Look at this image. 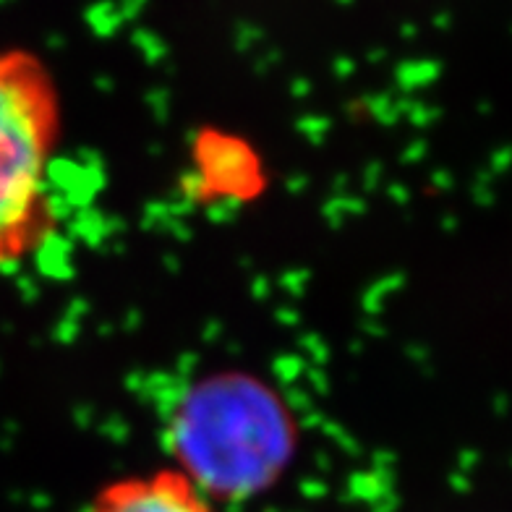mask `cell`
I'll return each mask as SVG.
<instances>
[{
	"label": "cell",
	"instance_id": "obj_1",
	"mask_svg": "<svg viewBox=\"0 0 512 512\" xmlns=\"http://www.w3.org/2000/svg\"><path fill=\"white\" fill-rule=\"evenodd\" d=\"M178 473L217 507L270 492L293 463L298 424L275 387L249 371L196 379L170 413Z\"/></svg>",
	"mask_w": 512,
	"mask_h": 512
},
{
	"label": "cell",
	"instance_id": "obj_2",
	"mask_svg": "<svg viewBox=\"0 0 512 512\" xmlns=\"http://www.w3.org/2000/svg\"><path fill=\"white\" fill-rule=\"evenodd\" d=\"M58 139L61 95L48 63L32 50H0V270L55 230L50 165Z\"/></svg>",
	"mask_w": 512,
	"mask_h": 512
},
{
	"label": "cell",
	"instance_id": "obj_3",
	"mask_svg": "<svg viewBox=\"0 0 512 512\" xmlns=\"http://www.w3.org/2000/svg\"><path fill=\"white\" fill-rule=\"evenodd\" d=\"M84 512H220V507L176 468H160L102 486Z\"/></svg>",
	"mask_w": 512,
	"mask_h": 512
},
{
	"label": "cell",
	"instance_id": "obj_4",
	"mask_svg": "<svg viewBox=\"0 0 512 512\" xmlns=\"http://www.w3.org/2000/svg\"><path fill=\"white\" fill-rule=\"evenodd\" d=\"M194 181L204 196L246 199L262 189V162L236 136L204 134L194 149Z\"/></svg>",
	"mask_w": 512,
	"mask_h": 512
}]
</instances>
